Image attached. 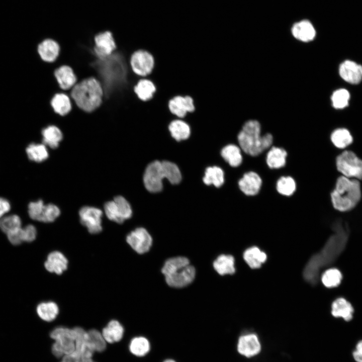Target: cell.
Instances as JSON below:
<instances>
[{
  "label": "cell",
  "mask_w": 362,
  "mask_h": 362,
  "mask_svg": "<svg viewBox=\"0 0 362 362\" xmlns=\"http://www.w3.org/2000/svg\"><path fill=\"white\" fill-rule=\"evenodd\" d=\"M335 233L327 240L322 249L309 260L303 270V277L309 283L315 284L321 268L338 259L345 249L348 241V230L342 224L333 225Z\"/></svg>",
  "instance_id": "cell-1"
},
{
  "label": "cell",
  "mask_w": 362,
  "mask_h": 362,
  "mask_svg": "<svg viewBox=\"0 0 362 362\" xmlns=\"http://www.w3.org/2000/svg\"><path fill=\"white\" fill-rule=\"evenodd\" d=\"M77 106L86 112H92L102 103L104 91L101 84L94 77L82 80L70 89L63 90Z\"/></svg>",
  "instance_id": "cell-2"
},
{
  "label": "cell",
  "mask_w": 362,
  "mask_h": 362,
  "mask_svg": "<svg viewBox=\"0 0 362 362\" xmlns=\"http://www.w3.org/2000/svg\"><path fill=\"white\" fill-rule=\"evenodd\" d=\"M237 140L241 149L251 156H256L271 147L274 138L267 133L261 135L260 124L257 120L246 122L237 135Z\"/></svg>",
  "instance_id": "cell-3"
},
{
  "label": "cell",
  "mask_w": 362,
  "mask_h": 362,
  "mask_svg": "<svg viewBox=\"0 0 362 362\" xmlns=\"http://www.w3.org/2000/svg\"><path fill=\"white\" fill-rule=\"evenodd\" d=\"M359 182L344 176L338 177L335 187L330 194L334 209L340 211H349L354 208L361 198Z\"/></svg>",
  "instance_id": "cell-4"
},
{
  "label": "cell",
  "mask_w": 362,
  "mask_h": 362,
  "mask_svg": "<svg viewBox=\"0 0 362 362\" xmlns=\"http://www.w3.org/2000/svg\"><path fill=\"white\" fill-rule=\"evenodd\" d=\"M166 284L176 288L185 287L195 279L196 269L184 256H176L167 259L162 268Z\"/></svg>",
  "instance_id": "cell-5"
},
{
  "label": "cell",
  "mask_w": 362,
  "mask_h": 362,
  "mask_svg": "<svg viewBox=\"0 0 362 362\" xmlns=\"http://www.w3.org/2000/svg\"><path fill=\"white\" fill-rule=\"evenodd\" d=\"M50 336L55 340L51 350L56 357H62L75 351L76 333L74 328L58 326L51 331Z\"/></svg>",
  "instance_id": "cell-6"
},
{
  "label": "cell",
  "mask_w": 362,
  "mask_h": 362,
  "mask_svg": "<svg viewBox=\"0 0 362 362\" xmlns=\"http://www.w3.org/2000/svg\"><path fill=\"white\" fill-rule=\"evenodd\" d=\"M336 166L343 176L362 179V160L353 152L345 150L338 155Z\"/></svg>",
  "instance_id": "cell-7"
},
{
  "label": "cell",
  "mask_w": 362,
  "mask_h": 362,
  "mask_svg": "<svg viewBox=\"0 0 362 362\" xmlns=\"http://www.w3.org/2000/svg\"><path fill=\"white\" fill-rule=\"evenodd\" d=\"M104 211L107 217L111 221L118 224L123 223L129 219L132 211L129 202L122 196H118L112 201L106 202Z\"/></svg>",
  "instance_id": "cell-8"
},
{
  "label": "cell",
  "mask_w": 362,
  "mask_h": 362,
  "mask_svg": "<svg viewBox=\"0 0 362 362\" xmlns=\"http://www.w3.org/2000/svg\"><path fill=\"white\" fill-rule=\"evenodd\" d=\"M130 63L133 71L142 78H145L152 72L154 66L152 55L146 50L140 49L131 55Z\"/></svg>",
  "instance_id": "cell-9"
},
{
  "label": "cell",
  "mask_w": 362,
  "mask_h": 362,
  "mask_svg": "<svg viewBox=\"0 0 362 362\" xmlns=\"http://www.w3.org/2000/svg\"><path fill=\"white\" fill-rule=\"evenodd\" d=\"M81 224L92 234L100 233L102 230V211L96 207L84 206L79 211Z\"/></svg>",
  "instance_id": "cell-10"
},
{
  "label": "cell",
  "mask_w": 362,
  "mask_h": 362,
  "mask_svg": "<svg viewBox=\"0 0 362 362\" xmlns=\"http://www.w3.org/2000/svg\"><path fill=\"white\" fill-rule=\"evenodd\" d=\"M165 178L161 162L155 160L147 166L143 176L146 189L152 193L160 192L162 189V179Z\"/></svg>",
  "instance_id": "cell-11"
},
{
  "label": "cell",
  "mask_w": 362,
  "mask_h": 362,
  "mask_svg": "<svg viewBox=\"0 0 362 362\" xmlns=\"http://www.w3.org/2000/svg\"><path fill=\"white\" fill-rule=\"evenodd\" d=\"M126 241L131 248L138 254H143L149 251L152 238L144 228L139 227L130 232L126 236Z\"/></svg>",
  "instance_id": "cell-12"
},
{
  "label": "cell",
  "mask_w": 362,
  "mask_h": 362,
  "mask_svg": "<svg viewBox=\"0 0 362 362\" xmlns=\"http://www.w3.org/2000/svg\"><path fill=\"white\" fill-rule=\"evenodd\" d=\"M94 52L99 58L110 55L117 49L113 34L110 31L98 33L94 37Z\"/></svg>",
  "instance_id": "cell-13"
},
{
  "label": "cell",
  "mask_w": 362,
  "mask_h": 362,
  "mask_svg": "<svg viewBox=\"0 0 362 362\" xmlns=\"http://www.w3.org/2000/svg\"><path fill=\"white\" fill-rule=\"evenodd\" d=\"M168 108L172 114L182 119L195 109L193 99L189 96L174 97L169 101Z\"/></svg>",
  "instance_id": "cell-14"
},
{
  "label": "cell",
  "mask_w": 362,
  "mask_h": 362,
  "mask_svg": "<svg viewBox=\"0 0 362 362\" xmlns=\"http://www.w3.org/2000/svg\"><path fill=\"white\" fill-rule=\"evenodd\" d=\"M262 184L260 176L253 171L245 172L238 183L240 191L248 196L256 195L261 189Z\"/></svg>",
  "instance_id": "cell-15"
},
{
  "label": "cell",
  "mask_w": 362,
  "mask_h": 362,
  "mask_svg": "<svg viewBox=\"0 0 362 362\" xmlns=\"http://www.w3.org/2000/svg\"><path fill=\"white\" fill-rule=\"evenodd\" d=\"M68 266V260L63 253L53 250L47 255L44 262L45 269L49 273L57 275H62Z\"/></svg>",
  "instance_id": "cell-16"
},
{
  "label": "cell",
  "mask_w": 362,
  "mask_h": 362,
  "mask_svg": "<svg viewBox=\"0 0 362 362\" xmlns=\"http://www.w3.org/2000/svg\"><path fill=\"white\" fill-rule=\"evenodd\" d=\"M237 350L240 354L247 357L258 354L261 345L257 335L251 333L241 336L238 339Z\"/></svg>",
  "instance_id": "cell-17"
},
{
  "label": "cell",
  "mask_w": 362,
  "mask_h": 362,
  "mask_svg": "<svg viewBox=\"0 0 362 362\" xmlns=\"http://www.w3.org/2000/svg\"><path fill=\"white\" fill-rule=\"evenodd\" d=\"M339 73L345 81L357 84L362 79V66L351 60H345L340 65Z\"/></svg>",
  "instance_id": "cell-18"
},
{
  "label": "cell",
  "mask_w": 362,
  "mask_h": 362,
  "mask_svg": "<svg viewBox=\"0 0 362 362\" xmlns=\"http://www.w3.org/2000/svg\"><path fill=\"white\" fill-rule=\"evenodd\" d=\"M354 312L351 303L343 297H337L331 305V315L335 318H342L345 321L353 319Z\"/></svg>",
  "instance_id": "cell-19"
},
{
  "label": "cell",
  "mask_w": 362,
  "mask_h": 362,
  "mask_svg": "<svg viewBox=\"0 0 362 362\" xmlns=\"http://www.w3.org/2000/svg\"><path fill=\"white\" fill-rule=\"evenodd\" d=\"M37 52L41 59L46 62L56 60L60 52V46L54 40L47 38L37 45Z\"/></svg>",
  "instance_id": "cell-20"
},
{
  "label": "cell",
  "mask_w": 362,
  "mask_h": 362,
  "mask_svg": "<svg viewBox=\"0 0 362 362\" xmlns=\"http://www.w3.org/2000/svg\"><path fill=\"white\" fill-rule=\"evenodd\" d=\"M74 329L76 333L75 351L81 358L92 357L95 351L89 343L87 331L80 327H75Z\"/></svg>",
  "instance_id": "cell-21"
},
{
  "label": "cell",
  "mask_w": 362,
  "mask_h": 362,
  "mask_svg": "<svg viewBox=\"0 0 362 362\" xmlns=\"http://www.w3.org/2000/svg\"><path fill=\"white\" fill-rule=\"evenodd\" d=\"M55 77L60 87L63 90L71 88L77 82V78L72 69L68 65H62L54 71Z\"/></svg>",
  "instance_id": "cell-22"
},
{
  "label": "cell",
  "mask_w": 362,
  "mask_h": 362,
  "mask_svg": "<svg viewBox=\"0 0 362 362\" xmlns=\"http://www.w3.org/2000/svg\"><path fill=\"white\" fill-rule=\"evenodd\" d=\"M7 235L12 244L19 245L23 242L33 241L37 236V230L34 225L30 224L24 228L21 227Z\"/></svg>",
  "instance_id": "cell-23"
},
{
  "label": "cell",
  "mask_w": 362,
  "mask_h": 362,
  "mask_svg": "<svg viewBox=\"0 0 362 362\" xmlns=\"http://www.w3.org/2000/svg\"><path fill=\"white\" fill-rule=\"evenodd\" d=\"M41 135L42 143L52 149L57 148L63 139L61 130L53 125L43 128L41 131Z\"/></svg>",
  "instance_id": "cell-24"
},
{
  "label": "cell",
  "mask_w": 362,
  "mask_h": 362,
  "mask_svg": "<svg viewBox=\"0 0 362 362\" xmlns=\"http://www.w3.org/2000/svg\"><path fill=\"white\" fill-rule=\"evenodd\" d=\"M292 33L297 39L308 42L314 39L316 31L312 24L307 20L295 24L292 28Z\"/></svg>",
  "instance_id": "cell-25"
},
{
  "label": "cell",
  "mask_w": 362,
  "mask_h": 362,
  "mask_svg": "<svg viewBox=\"0 0 362 362\" xmlns=\"http://www.w3.org/2000/svg\"><path fill=\"white\" fill-rule=\"evenodd\" d=\"M168 129L171 137L177 141L188 139L191 134L190 125L182 119L171 121L168 126Z\"/></svg>",
  "instance_id": "cell-26"
},
{
  "label": "cell",
  "mask_w": 362,
  "mask_h": 362,
  "mask_svg": "<svg viewBox=\"0 0 362 362\" xmlns=\"http://www.w3.org/2000/svg\"><path fill=\"white\" fill-rule=\"evenodd\" d=\"M288 153L283 148L273 146L266 156V163L271 169H279L285 166Z\"/></svg>",
  "instance_id": "cell-27"
},
{
  "label": "cell",
  "mask_w": 362,
  "mask_h": 362,
  "mask_svg": "<svg viewBox=\"0 0 362 362\" xmlns=\"http://www.w3.org/2000/svg\"><path fill=\"white\" fill-rule=\"evenodd\" d=\"M124 333V328L117 320H111L103 329L102 334L106 342L113 343L121 340Z\"/></svg>",
  "instance_id": "cell-28"
},
{
  "label": "cell",
  "mask_w": 362,
  "mask_h": 362,
  "mask_svg": "<svg viewBox=\"0 0 362 362\" xmlns=\"http://www.w3.org/2000/svg\"><path fill=\"white\" fill-rule=\"evenodd\" d=\"M36 312L39 317L46 322H52L58 316L59 308L57 304L52 301L40 303L37 306Z\"/></svg>",
  "instance_id": "cell-29"
},
{
  "label": "cell",
  "mask_w": 362,
  "mask_h": 362,
  "mask_svg": "<svg viewBox=\"0 0 362 362\" xmlns=\"http://www.w3.org/2000/svg\"><path fill=\"white\" fill-rule=\"evenodd\" d=\"M156 90L154 83L145 78H141L134 87V91L137 97L144 102L151 99Z\"/></svg>",
  "instance_id": "cell-30"
},
{
  "label": "cell",
  "mask_w": 362,
  "mask_h": 362,
  "mask_svg": "<svg viewBox=\"0 0 362 362\" xmlns=\"http://www.w3.org/2000/svg\"><path fill=\"white\" fill-rule=\"evenodd\" d=\"M224 159L232 167H237L242 162L241 149L235 144H230L224 146L221 152Z\"/></svg>",
  "instance_id": "cell-31"
},
{
  "label": "cell",
  "mask_w": 362,
  "mask_h": 362,
  "mask_svg": "<svg viewBox=\"0 0 362 362\" xmlns=\"http://www.w3.org/2000/svg\"><path fill=\"white\" fill-rule=\"evenodd\" d=\"M50 103L54 111L62 116L68 114L72 109L70 98L63 93L56 94Z\"/></svg>",
  "instance_id": "cell-32"
},
{
  "label": "cell",
  "mask_w": 362,
  "mask_h": 362,
  "mask_svg": "<svg viewBox=\"0 0 362 362\" xmlns=\"http://www.w3.org/2000/svg\"><path fill=\"white\" fill-rule=\"evenodd\" d=\"M266 255L256 246L247 249L243 253V258L248 265L252 268L261 266L266 259Z\"/></svg>",
  "instance_id": "cell-33"
},
{
  "label": "cell",
  "mask_w": 362,
  "mask_h": 362,
  "mask_svg": "<svg viewBox=\"0 0 362 362\" xmlns=\"http://www.w3.org/2000/svg\"><path fill=\"white\" fill-rule=\"evenodd\" d=\"M213 267L221 276L233 274L235 271L234 257L231 255L221 254L214 261Z\"/></svg>",
  "instance_id": "cell-34"
},
{
  "label": "cell",
  "mask_w": 362,
  "mask_h": 362,
  "mask_svg": "<svg viewBox=\"0 0 362 362\" xmlns=\"http://www.w3.org/2000/svg\"><path fill=\"white\" fill-rule=\"evenodd\" d=\"M26 152L30 160L41 162L49 157L46 146L44 144L32 143L27 146Z\"/></svg>",
  "instance_id": "cell-35"
},
{
  "label": "cell",
  "mask_w": 362,
  "mask_h": 362,
  "mask_svg": "<svg viewBox=\"0 0 362 362\" xmlns=\"http://www.w3.org/2000/svg\"><path fill=\"white\" fill-rule=\"evenodd\" d=\"M203 180L207 185H213L217 188L220 187L224 182V172L218 166L209 167L206 169Z\"/></svg>",
  "instance_id": "cell-36"
},
{
  "label": "cell",
  "mask_w": 362,
  "mask_h": 362,
  "mask_svg": "<svg viewBox=\"0 0 362 362\" xmlns=\"http://www.w3.org/2000/svg\"><path fill=\"white\" fill-rule=\"evenodd\" d=\"M343 279L341 272L338 268H331L326 270L322 275L321 281L327 288L338 287Z\"/></svg>",
  "instance_id": "cell-37"
},
{
  "label": "cell",
  "mask_w": 362,
  "mask_h": 362,
  "mask_svg": "<svg viewBox=\"0 0 362 362\" xmlns=\"http://www.w3.org/2000/svg\"><path fill=\"white\" fill-rule=\"evenodd\" d=\"M331 140L337 148L342 149L349 145L353 139L350 132L346 129L339 128L335 130L331 135Z\"/></svg>",
  "instance_id": "cell-38"
},
{
  "label": "cell",
  "mask_w": 362,
  "mask_h": 362,
  "mask_svg": "<svg viewBox=\"0 0 362 362\" xmlns=\"http://www.w3.org/2000/svg\"><path fill=\"white\" fill-rule=\"evenodd\" d=\"M276 190L281 195L291 196L296 190V183L292 176H282L277 182Z\"/></svg>",
  "instance_id": "cell-39"
},
{
  "label": "cell",
  "mask_w": 362,
  "mask_h": 362,
  "mask_svg": "<svg viewBox=\"0 0 362 362\" xmlns=\"http://www.w3.org/2000/svg\"><path fill=\"white\" fill-rule=\"evenodd\" d=\"M129 350L134 355L143 356L150 350V344L147 339L139 336L133 338L129 344Z\"/></svg>",
  "instance_id": "cell-40"
},
{
  "label": "cell",
  "mask_w": 362,
  "mask_h": 362,
  "mask_svg": "<svg viewBox=\"0 0 362 362\" xmlns=\"http://www.w3.org/2000/svg\"><path fill=\"white\" fill-rule=\"evenodd\" d=\"M161 163L165 178L172 184H178L181 180L182 175L177 166L168 161H163Z\"/></svg>",
  "instance_id": "cell-41"
},
{
  "label": "cell",
  "mask_w": 362,
  "mask_h": 362,
  "mask_svg": "<svg viewBox=\"0 0 362 362\" xmlns=\"http://www.w3.org/2000/svg\"><path fill=\"white\" fill-rule=\"evenodd\" d=\"M21 227V219L16 215H11L0 218V229L7 234Z\"/></svg>",
  "instance_id": "cell-42"
},
{
  "label": "cell",
  "mask_w": 362,
  "mask_h": 362,
  "mask_svg": "<svg viewBox=\"0 0 362 362\" xmlns=\"http://www.w3.org/2000/svg\"><path fill=\"white\" fill-rule=\"evenodd\" d=\"M88 341L94 351L102 352L106 347V341L102 334L96 329H91L87 331Z\"/></svg>",
  "instance_id": "cell-43"
},
{
  "label": "cell",
  "mask_w": 362,
  "mask_h": 362,
  "mask_svg": "<svg viewBox=\"0 0 362 362\" xmlns=\"http://www.w3.org/2000/svg\"><path fill=\"white\" fill-rule=\"evenodd\" d=\"M349 98V93L346 89H337L333 92L331 97L332 106L335 109H343L348 105Z\"/></svg>",
  "instance_id": "cell-44"
},
{
  "label": "cell",
  "mask_w": 362,
  "mask_h": 362,
  "mask_svg": "<svg viewBox=\"0 0 362 362\" xmlns=\"http://www.w3.org/2000/svg\"><path fill=\"white\" fill-rule=\"evenodd\" d=\"M59 208L53 204L45 205L40 222L51 223L54 222L60 215Z\"/></svg>",
  "instance_id": "cell-45"
},
{
  "label": "cell",
  "mask_w": 362,
  "mask_h": 362,
  "mask_svg": "<svg viewBox=\"0 0 362 362\" xmlns=\"http://www.w3.org/2000/svg\"><path fill=\"white\" fill-rule=\"evenodd\" d=\"M45 205L42 200L31 202L28 205V213L33 220L40 222Z\"/></svg>",
  "instance_id": "cell-46"
},
{
  "label": "cell",
  "mask_w": 362,
  "mask_h": 362,
  "mask_svg": "<svg viewBox=\"0 0 362 362\" xmlns=\"http://www.w3.org/2000/svg\"><path fill=\"white\" fill-rule=\"evenodd\" d=\"M11 209L9 202L3 198H0V218L8 212Z\"/></svg>",
  "instance_id": "cell-47"
},
{
  "label": "cell",
  "mask_w": 362,
  "mask_h": 362,
  "mask_svg": "<svg viewBox=\"0 0 362 362\" xmlns=\"http://www.w3.org/2000/svg\"><path fill=\"white\" fill-rule=\"evenodd\" d=\"M353 356L357 362H362V340L359 341L356 349L353 352Z\"/></svg>",
  "instance_id": "cell-48"
},
{
  "label": "cell",
  "mask_w": 362,
  "mask_h": 362,
  "mask_svg": "<svg viewBox=\"0 0 362 362\" xmlns=\"http://www.w3.org/2000/svg\"><path fill=\"white\" fill-rule=\"evenodd\" d=\"M80 362H96L92 357L81 358Z\"/></svg>",
  "instance_id": "cell-49"
},
{
  "label": "cell",
  "mask_w": 362,
  "mask_h": 362,
  "mask_svg": "<svg viewBox=\"0 0 362 362\" xmlns=\"http://www.w3.org/2000/svg\"><path fill=\"white\" fill-rule=\"evenodd\" d=\"M163 362H175V361L174 360H173V359H168L164 360Z\"/></svg>",
  "instance_id": "cell-50"
},
{
  "label": "cell",
  "mask_w": 362,
  "mask_h": 362,
  "mask_svg": "<svg viewBox=\"0 0 362 362\" xmlns=\"http://www.w3.org/2000/svg\"><path fill=\"white\" fill-rule=\"evenodd\" d=\"M61 362H68V361H66V360H64V359H62V360H61Z\"/></svg>",
  "instance_id": "cell-51"
}]
</instances>
